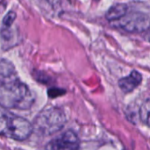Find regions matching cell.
Returning a JSON list of instances; mask_svg holds the SVG:
<instances>
[{"label":"cell","mask_w":150,"mask_h":150,"mask_svg":"<svg viewBox=\"0 0 150 150\" xmlns=\"http://www.w3.org/2000/svg\"><path fill=\"white\" fill-rule=\"evenodd\" d=\"M34 95L22 83L13 64L0 61V106L5 109L28 110L34 103Z\"/></svg>","instance_id":"obj_1"},{"label":"cell","mask_w":150,"mask_h":150,"mask_svg":"<svg viewBox=\"0 0 150 150\" xmlns=\"http://www.w3.org/2000/svg\"><path fill=\"white\" fill-rule=\"evenodd\" d=\"M32 133L33 126L27 120L0 106V135L16 141H25Z\"/></svg>","instance_id":"obj_2"},{"label":"cell","mask_w":150,"mask_h":150,"mask_svg":"<svg viewBox=\"0 0 150 150\" xmlns=\"http://www.w3.org/2000/svg\"><path fill=\"white\" fill-rule=\"evenodd\" d=\"M67 121L64 112L58 107H48L41 111L33 121V131L48 136L62 129Z\"/></svg>","instance_id":"obj_3"},{"label":"cell","mask_w":150,"mask_h":150,"mask_svg":"<svg viewBox=\"0 0 150 150\" xmlns=\"http://www.w3.org/2000/svg\"><path fill=\"white\" fill-rule=\"evenodd\" d=\"M112 25L128 33H142L149 27V16L142 11H133L112 22Z\"/></svg>","instance_id":"obj_4"},{"label":"cell","mask_w":150,"mask_h":150,"mask_svg":"<svg viewBox=\"0 0 150 150\" xmlns=\"http://www.w3.org/2000/svg\"><path fill=\"white\" fill-rule=\"evenodd\" d=\"M80 142L73 131H66L50 142L47 150H78Z\"/></svg>","instance_id":"obj_5"},{"label":"cell","mask_w":150,"mask_h":150,"mask_svg":"<svg viewBox=\"0 0 150 150\" xmlns=\"http://www.w3.org/2000/svg\"><path fill=\"white\" fill-rule=\"evenodd\" d=\"M142 81V76L136 70H134L130 75L120 79L119 87L125 93H129L136 89Z\"/></svg>","instance_id":"obj_6"},{"label":"cell","mask_w":150,"mask_h":150,"mask_svg":"<svg viewBox=\"0 0 150 150\" xmlns=\"http://www.w3.org/2000/svg\"><path fill=\"white\" fill-rule=\"evenodd\" d=\"M128 11V7L125 4H115L112 6L110 7V9L107 11L105 14V18L107 20L111 22H114L121 18Z\"/></svg>","instance_id":"obj_7"},{"label":"cell","mask_w":150,"mask_h":150,"mask_svg":"<svg viewBox=\"0 0 150 150\" xmlns=\"http://www.w3.org/2000/svg\"><path fill=\"white\" fill-rule=\"evenodd\" d=\"M140 116L142 120L149 125V99H147L142 106L140 109Z\"/></svg>","instance_id":"obj_8"},{"label":"cell","mask_w":150,"mask_h":150,"mask_svg":"<svg viewBox=\"0 0 150 150\" xmlns=\"http://www.w3.org/2000/svg\"><path fill=\"white\" fill-rule=\"evenodd\" d=\"M16 18V13L14 11H9L3 19V27L4 29L11 28L14 20Z\"/></svg>","instance_id":"obj_9"},{"label":"cell","mask_w":150,"mask_h":150,"mask_svg":"<svg viewBox=\"0 0 150 150\" xmlns=\"http://www.w3.org/2000/svg\"><path fill=\"white\" fill-rule=\"evenodd\" d=\"M64 93H65V91L62 90V89H59V88H52V89L48 90V96L51 98L60 97V96L63 95Z\"/></svg>","instance_id":"obj_10"}]
</instances>
